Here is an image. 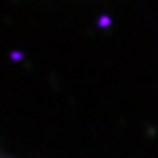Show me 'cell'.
<instances>
[{
    "mask_svg": "<svg viewBox=\"0 0 158 158\" xmlns=\"http://www.w3.org/2000/svg\"><path fill=\"white\" fill-rule=\"evenodd\" d=\"M0 158H5V156H0Z\"/></svg>",
    "mask_w": 158,
    "mask_h": 158,
    "instance_id": "obj_1",
    "label": "cell"
}]
</instances>
